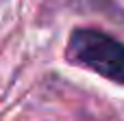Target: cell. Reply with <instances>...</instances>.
Wrapping results in <instances>:
<instances>
[{
  "instance_id": "1",
  "label": "cell",
  "mask_w": 124,
  "mask_h": 121,
  "mask_svg": "<svg viewBox=\"0 0 124 121\" xmlns=\"http://www.w3.org/2000/svg\"><path fill=\"white\" fill-rule=\"evenodd\" d=\"M68 56L113 82H124V43L100 30L76 28L68 41Z\"/></svg>"
}]
</instances>
